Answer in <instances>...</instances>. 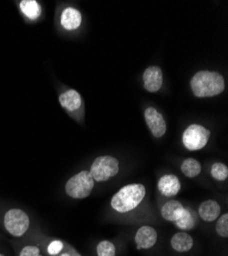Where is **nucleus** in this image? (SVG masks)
<instances>
[{
	"label": "nucleus",
	"mask_w": 228,
	"mask_h": 256,
	"mask_svg": "<svg viewBox=\"0 0 228 256\" xmlns=\"http://www.w3.org/2000/svg\"><path fill=\"white\" fill-rule=\"evenodd\" d=\"M191 88L197 98L216 96L224 90V79L217 72L200 71L192 78Z\"/></svg>",
	"instance_id": "7ed1b4c3"
},
{
	"label": "nucleus",
	"mask_w": 228,
	"mask_h": 256,
	"mask_svg": "<svg viewBox=\"0 0 228 256\" xmlns=\"http://www.w3.org/2000/svg\"><path fill=\"white\" fill-rule=\"evenodd\" d=\"M211 176L217 182H224L228 178V168L225 164L214 163L211 167Z\"/></svg>",
	"instance_id": "aec40b11"
},
{
	"label": "nucleus",
	"mask_w": 228,
	"mask_h": 256,
	"mask_svg": "<svg viewBox=\"0 0 228 256\" xmlns=\"http://www.w3.org/2000/svg\"><path fill=\"white\" fill-rule=\"evenodd\" d=\"M181 188L180 182L177 176L173 174L163 176L158 182V190L160 193L165 197H174L176 196Z\"/></svg>",
	"instance_id": "f8f14e48"
},
{
	"label": "nucleus",
	"mask_w": 228,
	"mask_h": 256,
	"mask_svg": "<svg viewBox=\"0 0 228 256\" xmlns=\"http://www.w3.org/2000/svg\"><path fill=\"white\" fill-rule=\"evenodd\" d=\"M120 172L119 161L112 156L97 157L91 167L89 172L96 182H105L115 178Z\"/></svg>",
	"instance_id": "39448f33"
},
{
	"label": "nucleus",
	"mask_w": 228,
	"mask_h": 256,
	"mask_svg": "<svg viewBox=\"0 0 228 256\" xmlns=\"http://www.w3.org/2000/svg\"><path fill=\"white\" fill-rule=\"evenodd\" d=\"M157 241L158 232L150 226H143L139 228L134 237L137 250H149L156 245Z\"/></svg>",
	"instance_id": "6e6552de"
},
{
	"label": "nucleus",
	"mask_w": 228,
	"mask_h": 256,
	"mask_svg": "<svg viewBox=\"0 0 228 256\" xmlns=\"http://www.w3.org/2000/svg\"><path fill=\"white\" fill-rule=\"evenodd\" d=\"M16 256H45L41 248L35 242H11Z\"/></svg>",
	"instance_id": "f3484780"
},
{
	"label": "nucleus",
	"mask_w": 228,
	"mask_h": 256,
	"mask_svg": "<svg viewBox=\"0 0 228 256\" xmlns=\"http://www.w3.org/2000/svg\"><path fill=\"white\" fill-rule=\"evenodd\" d=\"M180 170L184 176L189 178H195L200 176L202 172V166L198 160L194 158H188L182 162Z\"/></svg>",
	"instance_id": "a211bd4d"
},
{
	"label": "nucleus",
	"mask_w": 228,
	"mask_h": 256,
	"mask_svg": "<svg viewBox=\"0 0 228 256\" xmlns=\"http://www.w3.org/2000/svg\"><path fill=\"white\" fill-rule=\"evenodd\" d=\"M56 256H81L73 247L68 245L63 251H61L58 255Z\"/></svg>",
	"instance_id": "5701e85b"
},
{
	"label": "nucleus",
	"mask_w": 228,
	"mask_h": 256,
	"mask_svg": "<svg viewBox=\"0 0 228 256\" xmlns=\"http://www.w3.org/2000/svg\"><path fill=\"white\" fill-rule=\"evenodd\" d=\"M144 119H146L149 130L155 138H159L165 134L166 130H167L165 119L155 108H148L146 110Z\"/></svg>",
	"instance_id": "1a4fd4ad"
},
{
	"label": "nucleus",
	"mask_w": 228,
	"mask_h": 256,
	"mask_svg": "<svg viewBox=\"0 0 228 256\" xmlns=\"http://www.w3.org/2000/svg\"><path fill=\"white\" fill-rule=\"evenodd\" d=\"M17 6L20 14L30 22H36L42 16V6L36 0H22Z\"/></svg>",
	"instance_id": "ddd939ff"
},
{
	"label": "nucleus",
	"mask_w": 228,
	"mask_h": 256,
	"mask_svg": "<svg viewBox=\"0 0 228 256\" xmlns=\"http://www.w3.org/2000/svg\"><path fill=\"white\" fill-rule=\"evenodd\" d=\"M175 226L180 228L182 232L193 230L196 226V220L193 213L189 210L184 208L181 216L174 222Z\"/></svg>",
	"instance_id": "6ab92c4d"
},
{
	"label": "nucleus",
	"mask_w": 228,
	"mask_h": 256,
	"mask_svg": "<svg viewBox=\"0 0 228 256\" xmlns=\"http://www.w3.org/2000/svg\"><path fill=\"white\" fill-rule=\"evenodd\" d=\"M94 184L95 182L88 170H82L68 180L65 192L68 197L74 200H83L91 195Z\"/></svg>",
	"instance_id": "20e7f679"
},
{
	"label": "nucleus",
	"mask_w": 228,
	"mask_h": 256,
	"mask_svg": "<svg viewBox=\"0 0 228 256\" xmlns=\"http://www.w3.org/2000/svg\"><path fill=\"white\" fill-rule=\"evenodd\" d=\"M215 230L221 238H228V214L224 213L222 216H219L216 222Z\"/></svg>",
	"instance_id": "4be33fe9"
},
{
	"label": "nucleus",
	"mask_w": 228,
	"mask_h": 256,
	"mask_svg": "<svg viewBox=\"0 0 228 256\" xmlns=\"http://www.w3.org/2000/svg\"><path fill=\"white\" fill-rule=\"evenodd\" d=\"M58 102L61 108L65 109L68 113H77L82 106L83 100L80 94L75 90H67L61 92L58 96Z\"/></svg>",
	"instance_id": "9b49d317"
},
{
	"label": "nucleus",
	"mask_w": 228,
	"mask_h": 256,
	"mask_svg": "<svg viewBox=\"0 0 228 256\" xmlns=\"http://www.w3.org/2000/svg\"><path fill=\"white\" fill-rule=\"evenodd\" d=\"M170 245L177 253H188L194 247V239L190 234L185 232H176L171 238Z\"/></svg>",
	"instance_id": "2eb2a0df"
},
{
	"label": "nucleus",
	"mask_w": 228,
	"mask_h": 256,
	"mask_svg": "<svg viewBox=\"0 0 228 256\" xmlns=\"http://www.w3.org/2000/svg\"><path fill=\"white\" fill-rule=\"evenodd\" d=\"M210 132L204 126L193 124L184 130L182 134V144L191 152L200 151L206 146L210 138Z\"/></svg>",
	"instance_id": "423d86ee"
},
{
	"label": "nucleus",
	"mask_w": 228,
	"mask_h": 256,
	"mask_svg": "<svg viewBox=\"0 0 228 256\" xmlns=\"http://www.w3.org/2000/svg\"><path fill=\"white\" fill-rule=\"evenodd\" d=\"M97 256H116V246L107 240H103L97 244Z\"/></svg>",
	"instance_id": "412c9836"
},
{
	"label": "nucleus",
	"mask_w": 228,
	"mask_h": 256,
	"mask_svg": "<svg viewBox=\"0 0 228 256\" xmlns=\"http://www.w3.org/2000/svg\"><path fill=\"white\" fill-rule=\"evenodd\" d=\"M146 186L141 184H127L120 188L111 200L112 208L118 213H128L137 208L146 197Z\"/></svg>",
	"instance_id": "f03ea898"
},
{
	"label": "nucleus",
	"mask_w": 228,
	"mask_h": 256,
	"mask_svg": "<svg viewBox=\"0 0 228 256\" xmlns=\"http://www.w3.org/2000/svg\"><path fill=\"white\" fill-rule=\"evenodd\" d=\"M143 86L149 92L154 94L161 90L163 85V73L157 66L149 67L143 73Z\"/></svg>",
	"instance_id": "9d476101"
},
{
	"label": "nucleus",
	"mask_w": 228,
	"mask_h": 256,
	"mask_svg": "<svg viewBox=\"0 0 228 256\" xmlns=\"http://www.w3.org/2000/svg\"><path fill=\"white\" fill-rule=\"evenodd\" d=\"M0 228L13 239L22 240L31 234L32 220L25 210L8 208L0 210Z\"/></svg>",
	"instance_id": "f257e3e1"
},
{
	"label": "nucleus",
	"mask_w": 228,
	"mask_h": 256,
	"mask_svg": "<svg viewBox=\"0 0 228 256\" xmlns=\"http://www.w3.org/2000/svg\"><path fill=\"white\" fill-rule=\"evenodd\" d=\"M58 24L67 32L77 30L82 24L81 12L73 6H67L59 12Z\"/></svg>",
	"instance_id": "0eeeda50"
},
{
	"label": "nucleus",
	"mask_w": 228,
	"mask_h": 256,
	"mask_svg": "<svg viewBox=\"0 0 228 256\" xmlns=\"http://www.w3.org/2000/svg\"><path fill=\"white\" fill-rule=\"evenodd\" d=\"M0 256H8L6 253H4L3 251H1V250H0Z\"/></svg>",
	"instance_id": "b1692460"
},
{
	"label": "nucleus",
	"mask_w": 228,
	"mask_h": 256,
	"mask_svg": "<svg viewBox=\"0 0 228 256\" xmlns=\"http://www.w3.org/2000/svg\"><path fill=\"white\" fill-rule=\"evenodd\" d=\"M184 207L180 202L176 200H171L166 202L163 205L161 209V216L165 220L175 222L181 216Z\"/></svg>",
	"instance_id": "dca6fc26"
},
{
	"label": "nucleus",
	"mask_w": 228,
	"mask_h": 256,
	"mask_svg": "<svg viewBox=\"0 0 228 256\" xmlns=\"http://www.w3.org/2000/svg\"><path fill=\"white\" fill-rule=\"evenodd\" d=\"M198 212L201 220L206 222H213L220 216L221 208L215 200H207L200 205Z\"/></svg>",
	"instance_id": "4468645a"
}]
</instances>
